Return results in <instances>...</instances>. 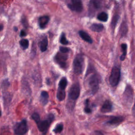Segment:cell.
Instances as JSON below:
<instances>
[{"label":"cell","mask_w":135,"mask_h":135,"mask_svg":"<svg viewBox=\"0 0 135 135\" xmlns=\"http://www.w3.org/2000/svg\"><path fill=\"white\" fill-rule=\"evenodd\" d=\"M48 40L46 37H45L40 42V48L42 52H44L48 49Z\"/></svg>","instance_id":"obj_17"},{"label":"cell","mask_w":135,"mask_h":135,"mask_svg":"<svg viewBox=\"0 0 135 135\" xmlns=\"http://www.w3.org/2000/svg\"><path fill=\"white\" fill-rule=\"evenodd\" d=\"M85 58L83 54H78L75 58L73 62L74 72L76 75H80L82 74L85 69Z\"/></svg>","instance_id":"obj_3"},{"label":"cell","mask_w":135,"mask_h":135,"mask_svg":"<svg viewBox=\"0 0 135 135\" xmlns=\"http://www.w3.org/2000/svg\"><path fill=\"white\" fill-rule=\"evenodd\" d=\"M124 120V118L122 116L113 117L110 120L107 121V123L110 125H119Z\"/></svg>","instance_id":"obj_13"},{"label":"cell","mask_w":135,"mask_h":135,"mask_svg":"<svg viewBox=\"0 0 135 135\" xmlns=\"http://www.w3.org/2000/svg\"><path fill=\"white\" fill-rule=\"evenodd\" d=\"M28 130V126L27 121L25 119L17 123L14 127V132L17 135H23L27 132Z\"/></svg>","instance_id":"obj_7"},{"label":"cell","mask_w":135,"mask_h":135,"mask_svg":"<svg viewBox=\"0 0 135 135\" xmlns=\"http://www.w3.org/2000/svg\"><path fill=\"white\" fill-rule=\"evenodd\" d=\"M31 117L32 119L37 123H38L41 120H40V117L38 113H34L32 115Z\"/></svg>","instance_id":"obj_28"},{"label":"cell","mask_w":135,"mask_h":135,"mask_svg":"<svg viewBox=\"0 0 135 135\" xmlns=\"http://www.w3.org/2000/svg\"><path fill=\"white\" fill-rule=\"evenodd\" d=\"M60 52L62 53H65L67 54L68 53H69L70 51V49L67 48V47H64V46H60L59 48Z\"/></svg>","instance_id":"obj_29"},{"label":"cell","mask_w":135,"mask_h":135,"mask_svg":"<svg viewBox=\"0 0 135 135\" xmlns=\"http://www.w3.org/2000/svg\"><path fill=\"white\" fill-rule=\"evenodd\" d=\"M120 31H121V33L122 36H124L126 35V34L127 32V25L126 22H123L122 23L121 25V28H120Z\"/></svg>","instance_id":"obj_26"},{"label":"cell","mask_w":135,"mask_h":135,"mask_svg":"<svg viewBox=\"0 0 135 135\" xmlns=\"http://www.w3.org/2000/svg\"><path fill=\"white\" fill-rule=\"evenodd\" d=\"M121 47L122 51V54L120 57V61H122L124 60V59L126 58V55H127V45L126 43H122L121 45Z\"/></svg>","instance_id":"obj_22"},{"label":"cell","mask_w":135,"mask_h":135,"mask_svg":"<svg viewBox=\"0 0 135 135\" xmlns=\"http://www.w3.org/2000/svg\"><path fill=\"white\" fill-rule=\"evenodd\" d=\"M68 59V54L58 52L54 58V62L57 63L63 69L67 68V60Z\"/></svg>","instance_id":"obj_6"},{"label":"cell","mask_w":135,"mask_h":135,"mask_svg":"<svg viewBox=\"0 0 135 135\" xmlns=\"http://www.w3.org/2000/svg\"><path fill=\"white\" fill-rule=\"evenodd\" d=\"M3 29V24L0 25V31H2Z\"/></svg>","instance_id":"obj_33"},{"label":"cell","mask_w":135,"mask_h":135,"mask_svg":"<svg viewBox=\"0 0 135 135\" xmlns=\"http://www.w3.org/2000/svg\"><path fill=\"white\" fill-rule=\"evenodd\" d=\"M97 19L98 20L100 21L106 22L108 20V15L107 13L105 12H102L98 15Z\"/></svg>","instance_id":"obj_21"},{"label":"cell","mask_w":135,"mask_h":135,"mask_svg":"<svg viewBox=\"0 0 135 135\" xmlns=\"http://www.w3.org/2000/svg\"><path fill=\"white\" fill-rule=\"evenodd\" d=\"M54 119V116L53 114L50 113L47 117V119L40 120L38 123H37L38 129L42 132L43 135H45L46 133V132L50 126V124L53 121Z\"/></svg>","instance_id":"obj_4"},{"label":"cell","mask_w":135,"mask_h":135,"mask_svg":"<svg viewBox=\"0 0 135 135\" xmlns=\"http://www.w3.org/2000/svg\"><path fill=\"white\" fill-rule=\"evenodd\" d=\"M123 97L127 100L131 101L133 98V90L131 86L127 85L123 94Z\"/></svg>","instance_id":"obj_12"},{"label":"cell","mask_w":135,"mask_h":135,"mask_svg":"<svg viewBox=\"0 0 135 135\" xmlns=\"http://www.w3.org/2000/svg\"><path fill=\"white\" fill-rule=\"evenodd\" d=\"M96 135H103V134L102 133V132H100V131H96Z\"/></svg>","instance_id":"obj_32"},{"label":"cell","mask_w":135,"mask_h":135,"mask_svg":"<svg viewBox=\"0 0 135 135\" xmlns=\"http://www.w3.org/2000/svg\"><path fill=\"white\" fill-rule=\"evenodd\" d=\"M67 6L72 11L81 12L83 10V4L80 0H71L67 4Z\"/></svg>","instance_id":"obj_8"},{"label":"cell","mask_w":135,"mask_h":135,"mask_svg":"<svg viewBox=\"0 0 135 135\" xmlns=\"http://www.w3.org/2000/svg\"><path fill=\"white\" fill-rule=\"evenodd\" d=\"M90 29L92 31L96 32H100L103 31L104 29V26L102 24L94 23L90 26Z\"/></svg>","instance_id":"obj_16"},{"label":"cell","mask_w":135,"mask_h":135,"mask_svg":"<svg viewBox=\"0 0 135 135\" xmlns=\"http://www.w3.org/2000/svg\"><path fill=\"white\" fill-rule=\"evenodd\" d=\"M60 42L62 45H67L69 44V41L67 40L64 33H62V34L60 36Z\"/></svg>","instance_id":"obj_25"},{"label":"cell","mask_w":135,"mask_h":135,"mask_svg":"<svg viewBox=\"0 0 135 135\" xmlns=\"http://www.w3.org/2000/svg\"><path fill=\"white\" fill-rule=\"evenodd\" d=\"M1 116V108H0V117Z\"/></svg>","instance_id":"obj_36"},{"label":"cell","mask_w":135,"mask_h":135,"mask_svg":"<svg viewBox=\"0 0 135 135\" xmlns=\"http://www.w3.org/2000/svg\"><path fill=\"white\" fill-rule=\"evenodd\" d=\"M79 35L80 37V38L84 40L85 41L89 43H93V40L90 37V36L85 31L80 30L79 31Z\"/></svg>","instance_id":"obj_14"},{"label":"cell","mask_w":135,"mask_h":135,"mask_svg":"<svg viewBox=\"0 0 135 135\" xmlns=\"http://www.w3.org/2000/svg\"><path fill=\"white\" fill-rule=\"evenodd\" d=\"M88 6L89 14L92 16L94 15L95 12L101 8V2L100 1H90Z\"/></svg>","instance_id":"obj_9"},{"label":"cell","mask_w":135,"mask_h":135,"mask_svg":"<svg viewBox=\"0 0 135 135\" xmlns=\"http://www.w3.org/2000/svg\"><path fill=\"white\" fill-rule=\"evenodd\" d=\"M65 90H62L58 89L57 94H56V97L58 100L60 101H62L65 98Z\"/></svg>","instance_id":"obj_20"},{"label":"cell","mask_w":135,"mask_h":135,"mask_svg":"<svg viewBox=\"0 0 135 135\" xmlns=\"http://www.w3.org/2000/svg\"><path fill=\"white\" fill-rule=\"evenodd\" d=\"M85 107L84 108V111L86 113H90L91 112L92 110L91 109V108H90V105H89V99H87L85 100Z\"/></svg>","instance_id":"obj_24"},{"label":"cell","mask_w":135,"mask_h":135,"mask_svg":"<svg viewBox=\"0 0 135 135\" xmlns=\"http://www.w3.org/2000/svg\"><path fill=\"white\" fill-rule=\"evenodd\" d=\"M112 109L113 106L112 102L110 100H107L105 101L100 110L102 113H108L111 112L112 110Z\"/></svg>","instance_id":"obj_11"},{"label":"cell","mask_w":135,"mask_h":135,"mask_svg":"<svg viewBox=\"0 0 135 135\" xmlns=\"http://www.w3.org/2000/svg\"><path fill=\"white\" fill-rule=\"evenodd\" d=\"M47 80H46V82H47V84L48 85H49V84H50V80H49V79H48V78H47V79H46Z\"/></svg>","instance_id":"obj_34"},{"label":"cell","mask_w":135,"mask_h":135,"mask_svg":"<svg viewBox=\"0 0 135 135\" xmlns=\"http://www.w3.org/2000/svg\"><path fill=\"white\" fill-rule=\"evenodd\" d=\"M50 17L47 15L40 17L38 19V24L40 29H44L46 28L50 21Z\"/></svg>","instance_id":"obj_10"},{"label":"cell","mask_w":135,"mask_h":135,"mask_svg":"<svg viewBox=\"0 0 135 135\" xmlns=\"http://www.w3.org/2000/svg\"><path fill=\"white\" fill-rule=\"evenodd\" d=\"M63 125L62 123L58 124L55 127V128L54 129L53 131L55 133H60L63 130Z\"/></svg>","instance_id":"obj_27"},{"label":"cell","mask_w":135,"mask_h":135,"mask_svg":"<svg viewBox=\"0 0 135 135\" xmlns=\"http://www.w3.org/2000/svg\"><path fill=\"white\" fill-rule=\"evenodd\" d=\"M21 22L22 23V24L23 25V26L27 28L28 27V21L27 20V19L25 18H22V20H21Z\"/></svg>","instance_id":"obj_30"},{"label":"cell","mask_w":135,"mask_h":135,"mask_svg":"<svg viewBox=\"0 0 135 135\" xmlns=\"http://www.w3.org/2000/svg\"><path fill=\"white\" fill-rule=\"evenodd\" d=\"M20 44L23 50H26L29 48V41L27 39H23L20 41Z\"/></svg>","instance_id":"obj_23"},{"label":"cell","mask_w":135,"mask_h":135,"mask_svg":"<svg viewBox=\"0 0 135 135\" xmlns=\"http://www.w3.org/2000/svg\"><path fill=\"white\" fill-rule=\"evenodd\" d=\"M49 98V96L48 92L45 91H42L40 95V101L41 104L43 106L47 105V103H48Z\"/></svg>","instance_id":"obj_15"},{"label":"cell","mask_w":135,"mask_h":135,"mask_svg":"<svg viewBox=\"0 0 135 135\" xmlns=\"http://www.w3.org/2000/svg\"><path fill=\"white\" fill-rule=\"evenodd\" d=\"M121 77L120 69L117 66H114L111 72L110 76L109 78L110 85L112 87L117 86L120 81Z\"/></svg>","instance_id":"obj_5"},{"label":"cell","mask_w":135,"mask_h":135,"mask_svg":"<svg viewBox=\"0 0 135 135\" xmlns=\"http://www.w3.org/2000/svg\"><path fill=\"white\" fill-rule=\"evenodd\" d=\"M27 33H26V32H25L24 30H22L21 31V32H20V35L21 37H25V36H27Z\"/></svg>","instance_id":"obj_31"},{"label":"cell","mask_w":135,"mask_h":135,"mask_svg":"<svg viewBox=\"0 0 135 135\" xmlns=\"http://www.w3.org/2000/svg\"><path fill=\"white\" fill-rule=\"evenodd\" d=\"M120 19V17L119 15H115L111 20V24H110V27L111 28V29L113 31L115 30V29L116 27V25H117L118 21Z\"/></svg>","instance_id":"obj_19"},{"label":"cell","mask_w":135,"mask_h":135,"mask_svg":"<svg viewBox=\"0 0 135 135\" xmlns=\"http://www.w3.org/2000/svg\"><path fill=\"white\" fill-rule=\"evenodd\" d=\"M68 85V80L65 77H63L60 81L58 85V89L65 90Z\"/></svg>","instance_id":"obj_18"},{"label":"cell","mask_w":135,"mask_h":135,"mask_svg":"<svg viewBox=\"0 0 135 135\" xmlns=\"http://www.w3.org/2000/svg\"><path fill=\"white\" fill-rule=\"evenodd\" d=\"M14 30L15 31H18V28L17 27H14Z\"/></svg>","instance_id":"obj_35"},{"label":"cell","mask_w":135,"mask_h":135,"mask_svg":"<svg viewBox=\"0 0 135 135\" xmlns=\"http://www.w3.org/2000/svg\"><path fill=\"white\" fill-rule=\"evenodd\" d=\"M80 94V87L78 82L74 84L70 87L68 94V100L66 107L68 109L72 110L75 106V102L79 98Z\"/></svg>","instance_id":"obj_2"},{"label":"cell","mask_w":135,"mask_h":135,"mask_svg":"<svg viewBox=\"0 0 135 135\" xmlns=\"http://www.w3.org/2000/svg\"><path fill=\"white\" fill-rule=\"evenodd\" d=\"M87 71L86 75V83L87 85L88 88L90 92L94 95L98 90L100 84V77L96 72Z\"/></svg>","instance_id":"obj_1"}]
</instances>
